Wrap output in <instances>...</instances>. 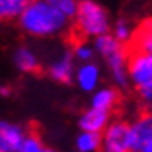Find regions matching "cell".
I'll list each match as a JSON object with an SVG mask.
<instances>
[{
	"instance_id": "2",
	"label": "cell",
	"mask_w": 152,
	"mask_h": 152,
	"mask_svg": "<svg viewBox=\"0 0 152 152\" xmlns=\"http://www.w3.org/2000/svg\"><path fill=\"white\" fill-rule=\"evenodd\" d=\"M92 45L97 58L103 60L106 65L111 86L118 87L121 92L133 89L128 72V46L120 43L111 33L97 36L96 39H92Z\"/></svg>"
},
{
	"instance_id": "5",
	"label": "cell",
	"mask_w": 152,
	"mask_h": 152,
	"mask_svg": "<svg viewBox=\"0 0 152 152\" xmlns=\"http://www.w3.org/2000/svg\"><path fill=\"white\" fill-rule=\"evenodd\" d=\"M75 69H77V60L70 48H63L46 63L48 77L58 84H74Z\"/></svg>"
},
{
	"instance_id": "18",
	"label": "cell",
	"mask_w": 152,
	"mask_h": 152,
	"mask_svg": "<svg viewBox=\"0 0 152 152\" xmlns=\"http://www.w3.org/2000/svg\"><path fill=\"white\" fill-rule=\"evenodd\" d=\"M45 149H46V145L43 144L39 133L34 130H29L17 152H45Z\"/></svg>"
},
{
	"instance_id": "21",
	"label": "cell",
	"mask_w": 152,
	"mask_h": 152,
	"mask_svg": "<svg viewBox=\"0 0 152 152\" xmlns=\"http://www.w3.org/2000/svg\"><path fill=\"white\" fill-rule=\"evenodd\" d=\"M140 152H152V140H151V142H147V144L142 147V151H140Z\"/></svg>"
},
{
	"instance_id": "8",
	"label": "cell",
	"mask_w": 152,
	"mask_h": 152,
	"mask_svg": "<svg viewBox=\"0 0 152 152\" xmlns=\"http://www.w3.org/2000/svg\"><path fill=\"white\" fill-rule=\"evenodd\" d=\"M132 152H140L152 140V110H142L130 120Z\"/></svg>"
},
{
	"instance_id": "10",
	"label": "cell",
	"mask_w": 152,
	"mask_h": 152,
	"mask_svg": "<svg viewBox=\"0 0 152 152\" xmlns=\"http://www.w3.org/2000/svg\"><path fill=\"white\" fill-rule=\"evenodd\" d=\"M12 65H14V69L17 72L26 74V75L38 74L43 69V63L38 51L29 45H19V46L14 48V51H12Z\"/></svg>"
},
{
	"instance_id": "7",
	"label": "cell",
	"mask_w": 152,
	"mask_h": 152,
	"mask_svg": "<svg viewBox=\"0 0 152 152\" xmlns=\"http://www.w3.org/2000/svg\"><path fill=\"white\" fill-rule=\"evenodd\" d=\"M74 84L80 92L91 96L94 91H97L103 86V69H101V65L96 60L86 63H77Z\"/></svg>"
},
{
	"instance_id": "11",
	"label": "cell",
	"mask_w": 152,
	"mask_h": 152,
	"mask_svg": "<svg viewBox=\"0 0 152 152\" xmlns=\"http://www.w3.org/2000/svg\"><path fill=\"white\" fill-rule=\"evenodd\" d=\"M113 113L106 110H97V108H86L77 118V126L79 130L84 132H94V133H103L106 126L111 123Z\"/></svg>"
},
{
	"instance_id": "24",
	"label": "cell",
	"mask_w": 152,
	"mask_h": 152,
	"mask_svg": "<svg viewBox=\"0 0 152 152\" xmlns=\"http://www.w3.org/2000/svg\"><path fill=\"white\" fill-rule=\"evenodd\" d=\"M75 152H77V151H75Z\"/></svg>"
},
{
	"instance_id": "23",
	"label": "cell",
	"mask_w": 152,
	"mask_h": 152,
	"mask_svg": "<svg viewBox=\"0 0 152 152\" xmlns=\"http://www.w3.org/2000/svg\"><path fill=\"white\" fill-rule=\"evenodd\" d=\"M45 152H58V151H55V149H51V147H46V149H45Z\"/></svg>"
},
{
	"instance_id": "15",
	"label": "cell",
	"mask_w": 152,
	"mask_h": 152,
	"mask_svg": "<svg viewBox=\"0 0 152 152\" xmlns=\"http://www.w3.org/2000/svg\"><path fill=\"white\" fill-rule=\"evenodd\" d=\"M31 2L33 0H0V19L4 22H15Z\"/></svg>"
},
{
	"instance_id": "19",
	"label": "cell",
	"mask_w": 152,
	"mask_h": 152,
	"mask_svg": "<svg viewBox=\"0 0 152 152\" xmlns=\"http://www.w3.org/2000/svg\"><path fill=\"white\" fill-rule=\"evenodd\" d=\"M135 99L142 110H152V80L140 87H135Z\"/></svg>"
},
{
	"instance_id": "20",
	"label": "cell",
	"mask_w": 152,
	"mask_h": 152,
	"mask_svg": "<svg viewBox=\"0 0 152 152\" xmlns=\"http://www.w3.org/2000/svg\"><path fill=\"white\" fill-rule=\"evenodd\" d=\"M48 4H51L53 7H56L58 10H62L65 15H69L70 19H74L77 14V9L80 0H46Z\"/></svg>"
},
{
	"instance_id": "9",
	"label": "cell",
	"mask_w": 152,
	"mask_h": 152,
	"mask_svg": "<svg viewBox=\"0 0 152 152\" xmlns=\"http://www.w3.org/2000/svg\"><path fill=\"white\" fill-rule=\"evenodd\" d=\"M28 132L29 130L24 125L17 121L2 120L0 121V152H17Z\"/></svg>"
},
{
	"instance_id": "3",
	"label": "cell",
	"mask_w": 152,
	"mask_h": 152,
	"mask_svg": "<svg viewBox=\"0 0 152 152\" xmlns=\"http://www.w3.org/2000/svg\"><path fill=\"white\" fill-rule=\"evenodd\" d=\"M74 21V38L96 39L97 36L111 33L113 19L108 9L99 0H80Z\"/></svg>"
},
{
	"instance_id": "14",
	"label": "cell",
	"mask_w": 152,
	"mask_h": 152,
	"mask_svg": "<svg viewBox=\"0 0 152 152\" xmlns=\"http://www.w3.org/2000/svg\"><path fill=\"white\" fill-rule=\"evenodd\" d=\"M128 48L152 53V15L149 19H145L142 24L137 26L135 38H133V41H132V45Z\"/></svg>"
},
{
	"instance_id": "16",
	"label": "cell",
	"mask_w": 152,
	"mask_h": 152,
	"mask_svg": "<svg viewBox=\"0 0 152 152\" xmlns=\"http://www.w3.org/2000/svg\"><path fill=\"white\" fill-rule=\"evenodd\" d=\"M70 50L75 56L77 63H86V62H92L96 60V50L91 39H82V38H74V41L70 45Z\"/></svg>"
},
{
	"instance_id": "17",
	"label": "cell",
	"mask_w": 152,
	"mask_h": 152,
	"mask_svg": "<svg viewBox=\"0 0 152 152\" xmlns=\"http://www.w3.org/2000/svg\"><path fill=\"white\" fill-rule=\"evenodd\" d=\"M77 152H99L101 149V133L80 130L74 140Z\"/></svg>"
},
{
	"instance_id": "4",
	"label": "cell",
	"mask_w": 152,
	"mask_h": 152,
	"mask_svg": "<svg viewBox=\"0 0 152 152\" xmlns=\"http://www.w3.org/2000/svg\"><path fill=\"white\" fill-rule=\"evenodd\" d=\"M99 152H132L130 140V120L115 116L106 130L101 133Z\"/></svg>"
},
{
	"instance_id": "13",
	"label": "cell",
	"mask_w": 152,
	"mask_h": 152,
	"mask_svg": "<svg viewBox=\"0 0 152 152\" xmlns=\"http://www.w3.org/2000/svg\"><path fill=\"white\" fill-rule=\"evenodd\" d=\"M135 31L137 26L132 22L128 15H118L113 21V28H111V34L116 38L120 43H123L126 46H130L133 38H135Z\"/></svg>"
},
{
	"instance_id": "1",
	"label": "cell",
	"mask_w": 152,
	"mask_h": 152,
	"mask_svg": "<svg viewBox=\"0 0 152 152\" xmlns=\"http://www.w3.org/2000/svg\"><path fill=\"white\" fill-rule=\"evenodd\" d=\"M15 26L24 36L34 39H53L74 33V21L46 0H33Z\"/></svg>"
},
{
	"instance_id": "12",
	"label": "cell",
	"mask_w": 152,
	"mask_h": 152,
	"mask_svg": "<svg viewBox=\"0 0 152 152\" xmlns=\"http://www.w3.org/2000/svg\"><path fill=\"white\" fill-rule=\"evenodd\" d=\"M120 99H121V91L118 87H115V86H101L97 91H94L91 94L89 106L115 113V110L120 104Z\"/></svg>"
},
{
	"instance_id": "22",
	"label": "cell",
	"mask_w": 152,
	"mask_h": 152,
	"mask_svg": "<svg viewBox=\"0 0 152 152\" xmlns=\"http://www.w3.org/2000/svg\"><path fill=\"white\" fill-rule=\"evenodd\" d=\"M9 94H10V89L7 86H2V96H9Z\"/></svg>"
},
{
	"instance_id": "6",
	"label": "cell",
	"mask_w": 152,
	"mask_h": 152,
	"mask_svg": "<svg viewBox=\"0 0 152 152\" xmlns=\"http://www.w3.org/2000/svg\"><path fill=\"white\" fill-rule=\"evenodd\" d=\"M128 72L132 87H140L152 80V53L128 48Z\"/></svg>"
}]
</instances>
